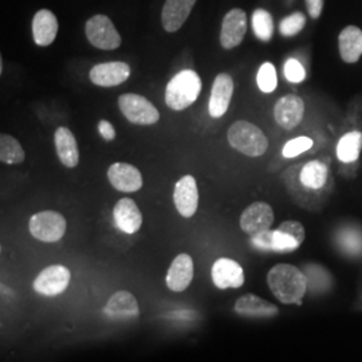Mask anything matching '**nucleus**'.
Segmentation results:
<instances>
[{"label":"nucleus","mask_w":362,"mask_h":362,"mask_svg":"<svg viewBox=\"0 0 362 362\" xmlns=\"http://www.w3.org/2000/svg\"><path fill=\"white\" fill-rule=\"evenodd\" d=\"M252 30L263 42H270L274 35V21L272 13L266 10H257L252 13Z\"/></svg>","instance_id":"nucleus-27"},{"label":"nucleus","mask_w":362,"mask_h":362,"mask_svg":"<svg viewBox=\"0 0 362 362\" xmlns=\"http://www.w3.org/2000/svg\"><path fill=\"white\" fill-rule=\"evenodd\" d=\"M362 148V133L360 132H350L341 137L337 145V157L342 163H354Z\"/></svg>","instance_id":"nucleus-24"},{"label":"nucleus","mask_w":362,"mask_h":362,"mask_svg":"<svg viewBox=\"0 0 362 362\" xmlns=\"http://www.w3.org/2000/svg\"><path fill=\"white\" fill-rule=\"evenodd\" d=\"M130 76V67L125 62L98 64L90 70V81L101 88H113L124 83Z\"/></svg>","instance_id":"nucleus-16"},{"label":"nucleus","mask_w":362,"mask_h":362,"mask_svg":"<svg viewBox=\"0 0 362 362\" xmlns=\"http://www.w3.org/2000/svg\"><path fill=\"white\" fill-rule=\"evenodd\" d=\"M313 144H314L313 140L309 137H305V136L297 137V139H293V140H290L288 143L286 144L282 153H284L286 158H293V157H297L300 153L311 149Z\"/></svg>","instance_id":"nucleus-31"},{"label":"nucleus","mask_w":362,"mask_h":362,"mask_svg":"<svg viewBox=\"0 0 362 362\" xmlns=\"http://www.w3.org/2000/svg\"><path fill=\"white\" fill-rule=\"evenodd\" d=\"M58 19L50 10H40L33 19V35L38 46H50L57 38Z\"/></svg>","instance_id":"nucleus-22"},{"label":"nucleus","mask_w":362,"mask_h":362,"mask_svg":"<svg viewBox=\"0 0 362 362\" xmlns=\"http://www.w3.org/2000/svg\"><path fill=\"white\" fill-rule=\"evenodd\" d=\"M212 282L220 290L239 288L245 285V272L233 259L220 258L212 266Z\"/></svg>","instance_id":"nucleus-13"},{"label":"nucleus","mask_w":362,"mask_h":362,"mask_svg":"<svg viewBox=\"0 0 362 362\" xmlns=\"http://www.w3.org/2000/svg\"><path fill=\"white\" fill-rule=\"evenodd\" d=\"M85 31L88 40L97 49L116 50L121 45V35L106 15H95L90 18L86 22Z\"/></svg>","instance_id":"nucleus-6"},{"label":"nucleus","mask_w":362,"mask_h":362,"mask_svg":"<svg viewBox=\"0 0 362 362\" xmlns=\"http://www.w3.org/2000/svg\"><path fill=\"white\" fill-rule=\"evenodd\" d=\"M305 25H306V16L302 13H294L286 16L285 19L281 22L279 30L284 37H294L303 30Z\"/></svg>","instance_id":"nucleus-29"},{"label":"nucleus","mask_w":362,"mask_h":362,"mask_svg":"<svg viewBox=\"0 0 362 362\" xmlns=\"http://www.w3.org/2000/svg\"><path fill=\"white\" fill-rule=\"evenodd\" d=\"M71 279L70 270L62 264L49 266L34 281V290L45 297H57L67 288Z\"/></svg>","instance_id":"nucleus-7"},{"label":"nucleus","mask_w":362,"mask_h":362,"mask_svg":"<svg viewBox=\"0 0 362 362\" xmlns=\"http://www.w3.org/2000/svg\"><path fill=\"white\" fill-rule=\"evenodd\" d=\"M202 91V79L194 70H182L172 78L165 89V104L181 112L197 100Z\"/></svg>","instance_id":"nucleus-2"},{"label":"nucleus","mask_w":362,"mask_h":362,"mask_svg":"<svg viewBox=\"0 0 362 362\" xmlns=\"http://www.w3.org/2000/svg\"><path fill=\"white\" fill-rule=\"evenodd\" d=\"M300 246L297 240L288 233H282L278 228L272 231V251L275 252H291Z\"/></svg>","instance_id":"nucleus-30"},{"label":"nucleus","mask_w":362,"mask_h":362,"mask_svg":"<svg viewBox=\"0 0 362 362\" xmlns=\"http://www.w3.org/2000/svg\"><path fill=\"white\" fill-rule=\"evenodd\" d=\"M194 260L188 254L177 255L173 259L165 276L169 290L175 293L187 290L194 279Z\"/></svg>","instance_id":"nucleus-17"},{"label":"nucleus","mask_w":362,"mask_h":362,"mask_svg":"<svg viewBox=\"0 0 362 362\" xmlns=\"http://www.w3.org/2000/svg\"><path fill=\"white\" fill-rule=\"evenodd\" d=\"M259 89L263 93H272L278 86V77L276 70L270 62H266L259 67L258 76H257Z\"/></svg>","instance_id":"nucleus-28"},{"label":"nucleus","mask_w":362,"mask_h":362,"mask_svg":"<svg viewBox=\"0 0 362 362\" xmlns=\"http://www.w3.org/2000/svg\"><path fill=\"white\" fill-rule=\"evenodd\" d=\"M278 230L282 231V233H288L290 236H293L299 245H302L305 238H306L305 227L297 220H286L278 227Z\"/></svg>","instance_id":"nucleus-33"},{"label":"nucleus","mask_w":362,"mask_h":362,"mask_svg":"<svg viewBox=\"0 0 362 362\" xmlns=\"http://www.w3.org/2000/svg\"><path fill=\"white\" fill-rule=\"evenodd\" d=\"M26 153L22 145L13 136L1 134L0 136V161L7 165H15L23 163Z\"/></svg>","instance_id":"nucleus-25"},{"label":"nucleus","mask_w":362,"mask_h":362,"mask_svg":"<svg viewBox=\"0 0 362 362\" xmlns=\"http://www.w3.org/2000/svg\"><path fill=\"white\" fill-rule=\"evenodd\" d=\"M305 115V103L300 97L288 94L278 100L274 106V118L276 124L286 130L294 129L300 124Z\"/></svg>","instance_id":"nucleus-10"},{"label":"nucleus","mask_w":362,"mask_h":362,"mask_svg":"<svg viewBox=\"0 0 362 362\" xmlns=\"http://www.w3.org/2000/svg\"><path fill=\"white\" fill-rule=\"evenodd\" d=\"M118 106L125 118L136 125H153L160 119L155 105L139 94H122L118 98Z\"/></svg>","instance_id":"nucleus-5"},{"label":"nucleus","mask_w":362,"mask_h":362,"mask_svg":"<svg viewBox=\"0 0 362 362\" xmlns=\"http://www.w3.org/2000/svg\"><path fill=\"white\" fill-rule=\"evenodd\" d=\"M67 223L59 212L42 211L31 216L28 223L30 233L45 243L59 242L66 233Z\"/></svg>","instance_id":"nucleus-4"},{"label":"nucleus","mask_w":362,"mask_h":362,"mask_svg":"<svg viewBox=\"0 0 362 362\" xmlns=\"http://www.w3.org/2000/svg\"><path fill=\"white\" fill-rule=\"evenodd\" d=\"M104 314L115 321H128L140 315V308L137 299L129 291H117L104 308Z\"/></svg>","instance_id":"nucleus-15"},{"label":"nucleus","mask_w":362,"mask_h":362,"mask_svg":"<svg viewBox=\"0 0 362 362\" xmlns=\"http://www.w3.org/2000/svg\"><path fill=\"white\" fill-rule=\"evenodd\" d=\"M98 130H100V134L103 136V139L106 141H113L116 139V129L115 127L106 121V119H101L100 124H98Z\"/></svg>","instance_id":"nucleus-34"},{"label":"nucleus","mask_w":362,"mask_h":362,"mask_svg":"<svg viewBox=\"0 0 362 362\" xmlns=\"http://www.w3.org/2000/svg\"><path fill=\"white\" fill-rule=\"evenodd\" d=\"M308 11L313 19H318L324 10V0H306Z\"/></svg>","instance_id":"nucleus-35"},{"label":"nucleus","mask_w":362,"mask_h":362,"mask_svg":"<svg viewBox=\"0 0 362 362\" xmlns=\"http://www.w3.org/2000/svg\"><path fill=\"white\" fill-rule=\"evenodd\" d=\"M113 218L117 227L122 233H136L143 226V214L134 200L129 197H124L117 202L113 209Z\"/></svg>","instance_id":"nucleus-18"},{"label":"nucleus","mask_w":362,"mask_h":362,"mask_svg":"<svg viewBox=\"0 0 362 362\" xmlns=\"http://www.w3.org/2000/svg\"><path fill=\"white\" fill-rule=\"evenodd\" d=\"M284 73H285L286 79L291 83H299L306 78L305 67L296 58H290L286 61Z\"/></svg>","instance_id":"nucleus-32"},{"label":"nucleus","mask_w":362,"mask_h":362,"mask_svg":"<svg viewBox=\"0 0 362 362\" xmlns=\"http://www.w3.org/2000/svg\"><path fill=\"white\" fill-rule=\"evenodd\" d=\"M329 172L326 165L321 161H310L308 163L300 172V182L310 189L322 188L327 181Z\"/></svg>","instance_id":"nucleus-26"},{"label":"nucleus","mask_w":362,"mask_h":362,"mask_svg":"<svg viewBox=\"0 0 362 362\" xmlns=\"http://www.w3.org/2000/svg\"><path fill=\"white\" fill-rule=\"evenodd\" d=\"M227 139L235 151L248 157L263 156L269 149L266 134L257 125L243 119L233 122L227 133Z\"/></svg>","instance_id":"nucleus-3"},{"label":"nucleus","mask_w":362,"mask_h":362,"mask_svg":"<svg viewBox=\"0 0 362 362\" xmlns=\"http://www.w3.org/2000/svg\"><path fill=\"white\" fill-rule=\"evenodd\" d=\"M341 58L346 64H356L362 55V30L356 26L344 28L338 37Z\"/></svg>","instance_id":"nucleus-23"},{"label":"nucleus","mask_w":362,"mask_h":362,"mask_svg":"<svg viewBox=\"0 0 362 362\" xmlns=\"http://www.w3.org/2000/svg\"><path fill=\"white\" fill-rule=\"evenodd\" d=\"M233 94V79L230 74L221 73L216 76L211 97L208 103V112L212 118H220L224 116L228 110V106L231 104V98Z\"/></svg>","instance_id":"nucleus-14"},{"label":"nucleus","mask_w":362,"mask_h":362,"mask_svg":"<svg viewBox=\"0 0 362 362\" xmlns=\"http://www.w3.org/2000/svg\"><path fill=\"white\" fill-rule=\"evenodd\" d=\"M247 31V15L240 8H233L226 13L221 31H220V43L226 50H231L233 47L239 46Z\"/></svg>","instance_id":"nucleus-9"},{"label":"nucleus","mask_w":362,"mask_h":362,"mask_svg":"<svg viewBox=\"0 0 362 362\" xmlns=\"http://www.w3.org/2000/svg\"><path fill=\"white\" fill-rule=\"evenodd\" d=\"M194 3L196 0H167L161 13L164 30L167 33H176L180 30L191 15Z\"/></svg>","instance_id":"nucleus-20"},{"label":"nucleus","mask_w":362,"mask_h":362,"mask_svg":"<svg viewBox=\"0 0 362 362\" xmlns=\"http://www.w3.org/2000/svg\"><path fill=\"white\" fill-rule=\"evenodd\" d=\"M274 211L272 206L264 202H257L243 211L239 224L243 233L248 236H255L258 233L272 228L274 223Z\"/></svg>","instance_id":"nucleus-8"},{"label":"nucleus","mask_w":362,"mask_h":362,"mask_svg":"<svg viewBox=\"0 0 362 362\" xmlns=\"http://www.w3.org/2000/svg\"><path fill=\"white\" fill-rule=\"evenodd\" d=\"M173 202L182 218H192L199 207V189L194 176L187 175L175 185Z\"/></svg>","instance_id":"nucleus-11"},{"label":"nucleus","mask_w":362,"mask_h":362,"mask_svg":"<svg viewBox=\"0 0 362 362\" xmlns=\"http://www.w3.org/2000/svg\"><path fill=\"white\" fill-rule=\"evenodd\" d=\"M267 285L279 302L302 305V298L308 291V278L296 266L281 263L267 274Z\"/></svg>","instance_id":"nucleus-1"},{"label":"nucleus","mask_w":362,"mask_h":362,"mask_svg":"<svg viewBox=\"0 0 362 362\" xmlns=\"http://www.w3.org/2000/svg\"><path fill=\"white\" fill-rule=\"evenodd\" d=\"M54 140L59 161L66 168H76L79 163V149L73 132L65 127H61L55 132Z\"/></svg>","instance_id":"nucleus-21"},{"label":"nucleus","mask_w":362,"mask_h":362,"mask_svg":"<svg viewBox=\"0 0 362 362\" xmlns=\"http://www.w3.org/2000/svg\"><path fill=\"white\" fill-rule=\"evenodd\" d=\"M107 179L119 192L132 194L143 187V175L134 165L128 163H115L107 169Z\"/></svg>","instance_id":"nucleus-12"},{"label":"nucleus","mask_w":362,"mask_h":362,"mask_svg":"<svg viewBox=\"0 0 362 362\" xmlns=\"http://www.w3.org/2000/svg\"><path fill=\"white\" fill-rule=\"evenodd\" d=\"M233 310L236 314L248 318H272L279 313L274 303L254 294H246L239 298L235 302Z\"/></svg>","instance_id":"nucleus-19"}]
</instances>
